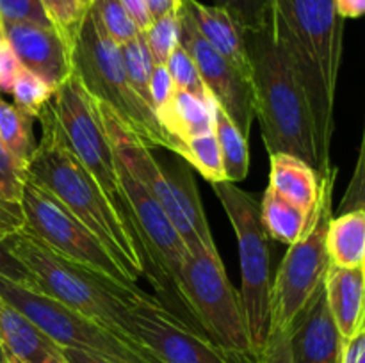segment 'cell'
<instances>
[{"mask_svg": "<svg viewBox=\"0 0 365 363\" xmlns=\"http://www.w3.org/2000/svg\"><path fill=\"white\" fill-rule=\"evenodd\" d=\"M0 276L16 281L24 287L31 288V290H36V280L32 273L11 253L4 238H0Z\"/></svg>", "mask_w": 365, "mask_h": 363, "instance_id": "obj_39", "label": "cell"}, {"mask_svg": "<svg viewBox=\"0 0 365 363\" xmlns=\"http://www.w3.org/2000/svg\"><path fill=\"white\" fill-rule=\"evenodd\" d=\"M168 178H170L171 189H173L175 201H177L178 209L182 210L187 223L191 224L196 237L200 238V242L205 248H216L212 231H210L205 212H203L202 201H200L198 187H196V182L192 178L191 167L177 166L173 169V173L168 174Z\"/></svg>", "mask_w": 365, "mask_h": 363, "instance_id": "obj_25", "label": "cell"}, {"mask_svg": "<svg viewBox=\"0 0 365 363\" xmlns=\"http://www.w3.org/2000/svg\"><path fill=\"white\" fill-rule=\"evenodd\" d=\"M259 205L260 221L267 237L287 246L298 242L317 216V205L312 214H309L269 187L264 191L262 201Z\"/></svg>", "mask_w": 365, "mask_h": 363, "instance_id": "obj_22", "label": "cell"}, {"mask_svg": "<svg viewBox=\"0 0 365 363\" xmlns=\"http://www.w3.org/2000/svg\"><path fill=\"white\" fill-rule=\"evenodd\" d=\"M141 36L152 56L153 64H166L168 57L178 46V13L153 20L141 32Z\"/></svg>", "mask_w": 365, "mask_h": 363, "instance_id": "obj_32", "label": "cell"}, {"mask_svg": "<svg viewBox=\"0 0 365 363\" xmlns=\"http://www.w3.org/2000/svg\"><path fill=\"white\" fill-rule=\"evenodd\" d=\"M212 185L235 231L241 260V305L250 342L259 362L271 326V258L269 237L260 221V205L250 192L232 182Z\"/></svg>", "mask_w": 365, "mask_h": 363, "instance_id": "obj_8", "label": "cell"}, {"mask_svg": "<svg viewBox=\"0 0 365 363\" xmlns=\"http://www.w3.org/2000/svg\"><path fill=\"white\" fill-rule=\"evenodd\" d=\"M364 209V152L360 148L359 160H356L355 177L346 191L344 199L341 203V210L344 212H353V210Z\"/></svg>", "mask_w": 365, "mask_h": 363, "instance_id": "obj_41", "label": "cell"}, {"mask_svg": "<svg viewBox=\"0 0 365 363\" xmlns=\"http://www.w3.org/2000/svg\"><path fill=\"white\" fill-rule=\"evenodd\" d=\"M73 71L86 91L109 105L145 144L173 152V142L160 128L157 114L128 82L120 45L109 38L91 7L86 9L73 36Z\"/></svg>", "mask_w": 365, "mask_h": 363, "instance_id": "obj_6", "label": "cell"}, {"mask_svg": "<svg viewBox=\"0 0 365 363\" xmlns=\"http://www.w3.org/2000/svg\"><path fill=\"white\" fill-rule=\"evenodd\" d=\"M214 135L223 160L225 180L232 184L242 182L250 171L248 137L239 130L234 120L217 103L214 109Z\"/></svg>", "mask_w": 365, "mask_h": 363, "instance_id": "obj_24", "label": "cell"}, {"mask_svg": "<svg viewBox=\"0 0 365 363\" xmlns=\"http://www.w3.org/2000/svg\"><path fill=\"white\" fill-rule=\"evenodd\" d=\"M364 285L365 265L353 269L330 265L324 278L328 310L342 340H348L364 327Z\"/></svg>", "mask_w": 365, "mask_h": 363, "instance_id": "obj_20", "label": "cell"}, {"mask_svg": "<svg viewBox=\"0 0 365 363\" xmlns=\"http://www.w3.org/2000/svg\"><path fill=\"white\" fill-rule=\"evenodd\" d=\"M259 363H294L291 356V347H289V330L269 327Z\"/></svg>", "mask_w": 365, "mask_h": 363, "instance_id": "obj_37", "label": "cell"}, {"mask_svg": "<svg viewBox=\"0 0 365 363\" xmlns=\"http://www.w3.org/2000/svg\"><path fill=\"white\" fill-rule=\"evenodd\" d=\"M327 251L335 267L365 265V210L344 212L331 217L327 231Z\"/></svg>", "mask_w": 365, "mask_h": 363, "instance_id": "obj_23", "label": "cell"}, {"mask_svg": "<svg viewBox=\"0 0 365 363\" xmlns=\"http://www.w3.org/2000/svg\"><path fill=\"white\" fill-rule=\"evenodd\" d=\"M269 162L271 171L267 187L298 205L305 212L312 214L317 205L321 185V178L316 169L310 167L305 160L289 155V153L269 155Z\"/></svg>", "mask_w": 365, "mask_h": 363, "instance_id": "obj_21", "label": "cell"}, {"mask_svg": "<svg viewBox=\"0 0 365 363\" xmlns=\"http://www.w3.org/2000/svg\"><path fill=\"white\" fill-rule=\"evenodd\" d=\"M48 105L56 116L57 123L63 128L64 137H66L71 152L81 160L86 171L91 174L93 180L98 184L100 191L109 201L110 209L114 210L120 223L123 224L125 231L130 237L135 253L139 256L143 274L148 276L150 283L155 288L157 295L160 298V305L189 330L205 335L195 320V317L185 308L184 302L171 292V288L164 283L160 274L157 273L148 246H146L141 230H139L138 219H135L130 203H128L123 187L120 184L116 159H114L109 141H107L106 130H103L102 120H100L98 109H96V100L86 91L75 71L59 88H56Z\"/></svg>", "mask_w": 365, "mask_h": 363, "instance_id": "obj_2", "label": "cell"}, {"mask_svg": "<svg viewBox=\"0 0 365 363\" xmlns=\"http://www.w3.org/2000/svg\"><path fill=\"white\" fill-rule=\"evenodd\" d=\"M20 209L24 216V230L39 238L56 255L134 294H145L91 230L70 210L64 209L50 192L43 191L29 178H25Z\"/></svg>", "mask_w": 365, "mask_h": 363, "instance_id": "obj_9", "label": "cell"}, {"mask_svg": "<svg viewBox=\"0 0 365 363\" xmlns=\"http://www.w3.org/2000/svg\"><path fill=\"white\" fill-rule=\"evenodd\" d=\"M20 68V60L14 56L13 48H11V45L7 43L6 36H2V38H0V91H11V85H13L14 77L18 75Z\"/></svg>", "mask_w": 365, "mask_h": 363, "instance_id": "obj_40", "label": "cell"}, {"mask_svg": "<svg viewBox=\"0 0 365 363\" xmlns=\"http://www.w3.org/2000/svg\"><path fill=\"white\" fill-rule=\"evenodd\" d=\"M246 50L252 66L253 114L267 153L298 157L319 174L312 114L273 28L246 32Z\"/></svg>", "mask_w": 365, "mask_h": 363, "instance_id": "obj_4", "label": "cell"}, {"mask_svg": "<svg viewBox=\"0 0 365 363\" xmlns=\"http://www.w3.org/2000/svg\"><path fill=\"white\" fill-rule=\"evenodd\" d=\"M24 228V216L20 205H13L0 199V238L16 233Z\"/></svg>", "mask_w": 365, "mask_h": 363, "instance_id": "obj_42", "label": "cell"}, {"mask_svg": "<svg viewBox=\"0 0 365 363\" xmlns=\"http://www.w3.org/2000/svg\"><path fill=\"white\" fill-rule=\"evenodd\" d=\"M180 157L187 160L210 184L225 180L223 160H221V152L214 132H207V134H200L187 139L182 146Z\"/></svg>", "mask_w": 365, "mask_h": 363, "instance_id": "obj_27", "label": "cell"}, {"mask_svg": "<svg viewBox=\"0 0 365 363\" xmlns=\"http://www.w3.org/2000/svg\"><path fill=\"white\" fill-rule=\"evenodd\" d=\"M34 120L14 103L0 98V142L24 167H27L38 144L32 132Z\"/></svg>", "mask_w": 365, "mask_h": 363, "instance_id": "obj_26", "label": "cell"}, {"mask_svg": "<svg viewBox=\"0 0 365 363\" xmlns=\"http://www.w3.org/2000/svg\"><path fill=\"white\" fill-rule=\"evenodd\" d=\"M53 91H56V88H52L48 82L21 66L18 75L14 77L9 93L13 95L14 105L18 109L38 120L39 112L50 102Z\"/></svg>", "mask_w": 365, "mask_h": 363, "instance_id": "obj_29", "label": "cell"}, {"mask_svg": "<svg viewBox=\"0 0 365 363\" xmlns=\"http://www.w3.org/2000/svg\"><path fill=\"white\" fill-rule=\"evenodd\" d=\"M121 52V63H123V70L127 73L128 82L134 88V91L152 107L150 103V75L153 70V59L150 56L148 48L145 45V39L139 34L138 38L130 39L125 45L120 46ZM153 109V107H152Z\"/></svg>", "mask_w": 365, "mask_h": 363, "instance_id": "obj_28", "label": "cell"}, {"mask_svg": "<svg viewBox=\"0 0 365 363\" xmlns=\"http://www.w3.org/2000/svg\"><path fill=\"white\" fill-rule=\"evenodd\" d=\"M0 345L7 358L21 363H64L59 345L4 298H0Z\"/></svg>", "mask_w": 365, "mask_h": 363, "instance_id": "obj_18", "label": "cell"}, {"mask_svg": "<svg viewBox=\"0 0 365 363\" xmlns=\"http://www.w3.org/2000/svg\"><path fill=\"white\" fill-rule=\"evenodd\" d=\"M38 120L41 123V139L25 167V178L50 192L88 226L125 273L138 283L139 276H143V267L134 244L98 184L71 152L48 103L41 109Z\"/></svg>", "mask_w": 365, "mask_h": 363, "instance_id": "obj_3", "label": "cell"}, {"mask_svg": "<svg viewBox=\"0 0 365 363\" xmlns=\"http://www.w3.org/2000/svg\"><path fill=\"white\" fill-rule=\"evenodd\" d=\"M96 109H98L100 120H102L103 130H106L113 153L138 178L139 184L159 201V205L163 206V210L173 223L175 230L184 241L187 251H195L196 248L203 246L182 210L178 209L168 173L152 155L150 146L145 144L134 132H130V128L121 121V117L109 105L96 102Z\"/></svg>", "mask_w": 365, "mask_h": 363, "instance_id": "obj_13", "label": "cell"}, {"mask_svg": "<svg viewBox=\"0 0 365 363\" xmlns=\"http://www.w3.org/2000/svg\"><path fill=\"white\" fill-rule=\"evenodd\" d=\"M182 6L207 43L250 82L252 66L246 50V32L241 25L227 11L216 6H205L198 0H182Z\"/></svg>", "mask_w": 365, "mask_h": 363, "instance_id": "obj_17", "label": "cell"}, {"mask_svg": "<svg viewBox=\"0 0 365 363\" xmlns=\"http://www.w3.org/2000/svg\"><path fill=\"white\" fill-rule=\"evenodd\" d=\"M43 11L50 23L70 41H73L75 31L82 20L86 9L81 0H41Z\"/></svg>", "mask_w": 365, "mask_h": 363, "instance_id": "obj_34", "label": "cell"}, {"mask_svg": "<svg viewBox=\"0 0 365 363\" xmlns=\"http://www.w3.org/2000/svg\"><path fill=\"white\" fill-rule=\"evenodd\" d=\"M175 84L171 80V75L168 71L166 64H153L152 75H150V103H152L153 110H159L160 107L166 105L171 100L175 93Z\"/></svg>", "mask_w": 365, "mask_h": 363, "instance_id": "obj_38", "label": "cell"}, {"mask_svg": "<svg viewBox=\"0 0 365 363\" xmlns=\"http://www.w3.org/2000/svg\"><path fill=\"white\" fill-rule=\"evenodd\" d=\"M337 169L331 167L321 178L317 216L309 230L294 244L289 246L271 285V326L289 330L299 310L307 305L314 292L324 283L330 256L327 251V231L331 219L334 182ZM269 326V327H271Z\"/></svg>", "mask_w": 365, "mask_h": 363, "instance_id": "obj_11", "label": "cell"}, {"mask_svg": "<svg viewBox=\"0 0 365 363\" xmlns=\"http://www.w3.org/2000/svg\"><path fill=\"white\" fill-rule=\"evenodd\" d=\"M7 354H6V351H4L2 349V345H0V363H7Z\"/></svg>", "mask_w": 365, "mask_h": 363, "instance_id": "obj_48", "label": "cell"}, {"mask_svg": "<svg viewBox=\"0 0 365 363\" xmlns=\"http://www.w3.org/2000/svg\"><path fill=\"white\" fill-rule=\"evenodd\" d=\"M123 4V7L127 9V13L130 14V18L134 20V23L138 25L139 31H145L150 23H152V18H150L148 9H146L145 0H120Z\"/></svg>", "mask_w": 365, "mask_h": 363, "instance_id": "obj_44", "label": "cell"}, {"mask_svg": "<svg viewBox=\"0 0 365 363\" xmlns=\"http://www.w3.org/2000/svg\"><path fill=\"white\" fill-rule=\"evenodd\" d=\"M182 294L203 333L242 363H259L250 342L241 295L232 287L216 248L200 246L182 263Z\"/></svg>", "mask_w": 365, "mask_h": 363, "instance_id": "obj_7", "label": "cell"}, {"mask_svg": "<svg viewBox=\"0 0 365 363\" xmlns=\"http://www.w3.org/2000/svg\"><path fill=\"white\" fill-rule=\"evenodd\" d=\"M25 184V167L0 142V199L20 205Z\"/></svg>", "mask_w": 365, "mask_h": 363, "instance_id": "obj_35", "label": "cell"}, {"mask_svg": "<svg viewBox=\"0 0 365 363\" xmlns=\"http://www.w3.org/2000/svg\"><path fill=\"white\" fill-rule=\"evenodd\" d=\"M2 31L20 64L59 88L73 73V41L53 25L34 21H2Z\"/></svg>", "mask_w": 365, "mask_h": 363, "instance_id": "obj_15", "label": "cell"}, {"mask_svg": "<svg viewBox=\"0 0 365 363\" xmlns=\"http://www.w3.org/2000/svg\"><path fill=\"white\" fill-rule=\"evenodd\" d=\"M0 298L20 310L59 347L95 352L116 363H160L150 351L116 337L77 310L4 276H0Z\"/></svg>", "mask_w": 365, "mask_h": 363, "instance_id": "obj_10", "label": "cell"}, {"mask_svg": "<svg viewBox=\"0 0 365 363\" xmlns=\"http://www.w3.org/2000/svg\"><path fill=\"white\" fill-rule=\"evenodd\" d=\"M89 7L95 13L103 31L120 46L141 34V31L120 0H91Z\"/></svg>", "mask_w": 365, "mask_h": 363, "instance_id": "obj_31", "label": "cell"}, {"mask_svg": "<svg viewBox=\"0 0 365 363\" xmlns=\"http://www.w3.org/2000/svg\"><path fill=\"white\" fill-rule=\"evenodd\" d=\"M273 34L305 93L323 178L334 167L330 149L344 20L335 11L334 0H274Z\"/></svg>", "mask_w": 365, "mask_h": 363, "instance_id": "obj_1", "label": "cell"}, {"mask_svg": "<svg viewBox=\"0 0 365 363\" xmlns=\"http://www.w3.org/2000/svg\"><path fill=\"white\" fill-rule=\"evenodd\" d=\"M4 242L32 273L36 292L50 295L68 308L77 310L100 326L107 327L116 337L143 347L132 335V310L127 305V298L145 295L146 292L134 294L84 267L68 262L46 248L39 238L29 235L24 228L4 238Z\"/></svg>", "mask_w": 365, "mask_h": 363, "instance_id": "obj_5", "label": "cell"}, {"mask_svg": "<svg viewBox=\"0 0 365 363\" xmlns=\"http://www.w3.org/2000/svg\"><path fill=\"white\" fill-rule=\"evenodd\" d=\"M334 6L342 20L360 18L365 11V0H334Z\"/></svg>", "mask_w": 365, "mask_h": 363, "instance_id": "obj_47", "label": "cell"}, {"mask_svg": "<svg viewBox=\"0 0 365 363\" xmlns=\"http://www.w3.org/2000/svg\"><path fill=\"white\" fill-rule=\"evenodd\" d=\"M214 6L227 11L245 32L273 28L274 0H214Z\"/></svg>", "mask_w": 365, "mask_h": 363, "instance_id": "obj_30", "label": "cell"}, {"mask_svg": "<svg viewBox=\"0 0 365 363\" xmlns=\"http://www.w3.org/2000/svg\"><path fill=\"white\" fill-rule=\"evenodd\" d=\"M0 21H34L52 25L43 11L41 0H0Z\"/></svg>", "mask_w": 365, "mask_h": 363, "instance_id": "obj_36", "label": "cell"}, {"mask_svg": "<svg viewBox=\"0 0 365 363\" xmlns=\"http://www.w3.org/2000/svg\"><path fill=\"white\" fill-rule=\"evenodd\" d=\"M81 4H82V7H84V9H88L89 4H91V0H81Z\"/></svg>", "mask_w": 365, "mask_h": 363, "instance_id": "obj_49", "label": "cell"}, {"mask_svg": "<svg viewBox=\"0 0 365 363\" xmlns=\"http://www.w3.org/2000/svg\"><path fill=\"white\" fill-rule=\"evenodd\" d=\"M341 363H365V326L342 342Z\"/></svg>", "mask_w": 365, "mask_h": 363, "instance_id": "obj_43", "label": "cell"}, {"mask_svg": "<svg viewBox=\"0 0 365 363\" xmlns=\"http://www.w3.org/2000/svg\"><path fill=\"white\" fill-rule=\"evenodd\" d=\"M214 109L216 100L210 95L198 96L175 89L170 102L155 112L160 128L173 142V153L180 155L187 139L214 132Z\"/></svg>", "mask_w": 365, "mask_h": 363, "instance_id": "obj_19", "label": "cell"}, {"mask_svg": "<svg viewBox=\"0 0 365 363\" xmlns=\"http://www.w3.org/2000/svg\"><path fill=\"white\" fill-rule=\"evenodd\" d=\"M178 43L195 60L207 93L248 137L255 117L252 84L207 43L184 6L178 11Z\"/></svg>", "mask_w": 365, "mask_h": 363, "instance_id": "obj_14", "label": "cell"}, {"mask_svg": "<svg viewBox=\"0 0 365 363\" xmlns=\"http://www.w3.org/2000/svg\"><path fill=\"white\" fill-rule=\"evenodd\" d=\"M132 310V335L160 363H242L221 351L214 342L175 319L159 299L128 295Z\"/></svg>", "mask_w": 365, "mask_h": 363, "instance_id": "obj_12", "label": "cell"}, {"mask_svg": "<svg viewBox=\"0 0 365 363\" xmlns=\"http://www.w3.org/2000/svg\"><path fill=\"white\" fill-rule=\"evenodd\" d=\"M342 337L328 310L324 283L314 292L289 327L294 363H341Z\"/></svg>", "mask_w": 365, "mask_h": 363, "instance_id": "obj_16", "label": "cell"}, {"mask_svg": "<svg viewBox=\"0 0 365 363\" xmlns=\"http://www.w3.org/2000/svg\"><path fill=\"white\" fill-rule=\"evenodd\" d=\"M7 363H21V362H18V359H14V358H9L7 359Z\"/></svg>", "mask_w": 365, "mask_h": 363, "instance_id": "obj_50", "label": "cell"}, {"mask_svg": "<svg viewBox=\"0 0 365 363\" xmlns=\"http://www.w3.org/2000/svg\"><path fill=\"white\" fill-rule=\"evenodd\" d=\"M61 354H63L64 363H116L113 362V359L106 358V356L95 354V352L81 351V349L61 347Z\"/></svg>", "mask_w": 365, "mask_h": 363, "instance_id": "obj_45", "label": "cell"}, {"mask_svg": "<svg viewBox=\"0 0 365 363\" xmlns=\"http://www.w3.org/2000/svg\"><path fill=\"white\" fill-rule=\"evenodd\" d=\"M146 9H148L150 18L157 20V18H163L166 14L178 13L182 6V0H145Z\"/></svg>", "mask_w": 365, "mask_h": 363, "instance_id": "obj_46", "label": "cell"}, {"mask_svg": "<svg viewBox=\"0 0 365 363\" xmlns=\"http://www.w3.org/2000/svg\"><path fill=\"white\" fill-rule=\"evenodd\" d=\"M166 68L171 75V80H173L175 88L182 89V91L192 93V95L198 96H207L205 85H203L202 77H200V71L196 68L195 60L184 50V46H180L178 43L177 48L171 52V56L168 57Z\"/></svg>", "mask_w": 365, "mask_h": 363, "instance_id": "obj_33", "label": "cell"}, {"mask_svg": "<svg viewBox=\"0 0 365 363\" xmlns=\"http://www.w3.org/2000/svg\"><path fill=\"white\" fill-rule=\"evenodd\" d=\"M4 36V31H2V21H0V38Z\"/></svg>", "mask_w": 365, "mask_h": 363, "instance_id": "obj_51", "label": "cell"}]
</instances>
